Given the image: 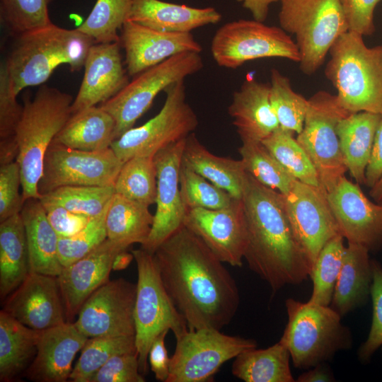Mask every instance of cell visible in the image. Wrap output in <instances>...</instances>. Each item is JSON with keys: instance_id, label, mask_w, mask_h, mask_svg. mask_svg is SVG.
Returning a JSON list of instances; mask_svg holds the SVG:
<instances>
[{"instance_id": "cell-57", "label": "cell", "mask_w": 382, "mask_h": 382, "mask_svg": "<svg viewBox=\"0 0 382 382\" xmlns=\"http://www.w3.org/2000/svg\"><path fill=\"white\" fill-rule=\"evenodd\" d=\"M126 251V250H125ZM125 251L120 253L115 258L112 270H120L125 269L133 257L132 254H127Z\"/></svg>"}, {"instance_id": "cell-25", "label": "cell", "mask_w": 382, "mask_h": 382, "mask_svg": "<svg viewBox=\"0 0 382 382\" xmlns=\"http://www.w3.org/2000/svg\"><path fill=\"white\" fill-rule=\"evenodd\" d=\"M228 112L241 141H262L279 127L270 99V83L247 77L233 94Z\"/></svg>"}, {"instance_id": "cell-2", "label": "cell", "mask_w": 382, "mask_h": 382, "mask_svg": "<svg viewBox=\"0 0 382 382\" xmlns=\"http://www.w3.org/2000/svg\"><path fill=\"white\" fill-rule=\"evenodd\" d=\"M242 202L247 227L244 260L249 268L273 292L307 279L312 265L294 234L284 195L247 173Z\"/></svg>"}, {"instance_id": "cell-19", "label": "cell", "mask_w": 382, "mask_h": 382, "mask_svg": "<svg viewBox=\"0 0 382 382\" xmlns=\"http://www.w3.org/2000/svg\"><path fill=\"white\" fill-rule=\"evenodd\" d=\"M185 139L160 151L154 160L157 173L156 209L146 242L141 248L154 255L157 248L183 226L186 208L180 190V170Z\"/></svg>"}, {"instance_id": "cell-3", "label": "cell", "mask_w": 382, "mask_h": 382, "mask_svg": "<svg viewBox=\"0 0 382 382\" xmlns=\"http://www.w3.org/2000/svg\"><path fill=\"white\" fill-rule=\"evenodd\" d=\"M94 43L77 28L52 23L18 35L4 60L13 92L18 96L25 88L43 84L61 64H68L71 71H80Z\"/></svg>"}, {"instance_id": "cell-35", "label": "cell", "mask_w": 382, "mask_h": 382, "mask_svg": "<svg viewBox=\"0 0 382 382\" xmlns=\"http://www.w3.org/2000/svg\"><path fill=\"white\" fill-rule=\"evenodd\" d=\"M154 215L149 207L115 193L105 219L108 238L127 249L144 245L151 233Z\"/></svg>"}, {"instance_id": "cell-12", "label": "cell", "mask_w": 382, "mask_h": 382, "mask_svg": "<svg viewBox=\"0 0 382 382\" xmlns=\"http://www.w3.org/2000/svg\"><path fill=\"white\" fill-rule=\"evenodd\" d=\"M211 52L218 66L233 69L262 58L300 61L297 45L286 32L254 19H239L221 26L213 36Z\"/></svg>"}, {"instance_id": "cell-32", "label": "cell", "mask_w": 382, "mask_h": 382, "mask_svg": "<svg viewBox=\"0 0 382 382\" xmlns=\"http://www.w3.org/2000/svg\"><path fill=\"white\" fill-rule=\"evenodd\" d=\"M30 272L25 231L21 214L0 224V296L11 294Z\"/></svg>"}, {"instance_id": "cell-20", "label": "cell", "mask_w": 382, "mask_h": 382, "mask_svg": "<svg viewBox=\"0 0 382 382\" xmlns=\"http://www.w3.org/2000/svg\"><path fill=\"white\" fill-rule=\"evenodd\" d=\"M120 31L126 69L132 77L176 54L202 50L191 33L160 31L129 20Z\"/></svg>"}, {"instance_id": "cell-47", "label": "cell", "mask_w": 382, "mask_h": 382, "mask_svg": "<svg viewBox=\"0 0 382 382\" xmlns=\"http://www.w3.org/2000/svg\"><path fill=\"white\" fill-rule=\"evenodd\" d=\"M371 265L372 320L368 337L358 349V358L361 362H369L382 347V266L375 260H371Z\"/></svg>"}, {"instance_id": "cell-36", "label": "cell", "mask_w": 382, "mask_h": 382, "mask_svg": "<svg viewBox=\"0 0 382 382\" xmlns=\"http://www.w3.org/2000/svg\"><path fill=\"white\" fill-rule=\"evenodd\" d=\"M238 149L246 173L262 185L286 195L296 180L262 141H243Z\"/></svg>"}, {"instance_id": "cell-18", "label": "cell", "mask_w": 382, "mask_h": 382, "mask_svg": "<svg viewBox=\"0 0 382 382\" xmlns=\"http://www.w3.org/2000/svg\"><path fill=\"white\" fill-rule=\"evenodd\" d=\"M340 233L347 243L370 251L382 248V204L369 200L359 184L342 176L327 192Z\"/></svg>"}, {"instance_id": "cell-14", "label": "cell", "mask_w": 382, "mask_h": 382, "mask_svg": "<svg viewBox=\"0 0 382 382\" xmlns=\"http://www.w3.org/2000/svg\"><path fill=\"white\" fill-rule=\"evenodd\" d=\"M123 163L111 147L89 151L52 141L45 156L38 192L42 195L64 186H114Z\"/></svg>"}, {"instance_id": "cell-45", "label": "cell", "mask_w": 382, "mask_h": 382, "mask_svg": "<svg viewBox=\"0 0 382 382\" xmlns=\"http://www.w3.org/2000/svg\"><path fill=\"white\" fill-rule=\"evenodd\" d=\"M54 0H0L1 19L13 34L52 23L49 6Z\"/></svg>"}, {"instance_id": "cell-55", "label": "cell", "mask_w": 382, "mask_h": 382, "mask_svg": "<svg viewBox=\"0 0 382 382\" xmlns=\"http://www.w3.org/2000/svg\"><path fill=\"white\" fill-rule=\"evenodd\" d=\"M248 10L254 20L264 22L268 15L270 6L282 0H235Z\"/></svg>"}, {"instance_id": "cell-38", "label": "cell", "mask_w": 382, "mask_h": 382, "mask_svg": "<svg viewBox=\"0 0 382 382\" xmlns=\"http://www.w3.org/2000/svg\"><path fill=\"white\" fill-rule=\"evenodd\" d=\"M294 132L277 128L262 142L296 180L322 187L316 169L303 148L294 137Z\"/></svg>"}, {"instance_id": "cell-40", "label": "cell", "mask_w": 382, "mask_h": 382, "mask_svg": "<svg viewBox=\"0 0 382 382\" xmlns=\"http://www.w3.org/2000/svg\"><path fill=\"white\" fill-rule=\"evenodd\" d=\"M345 238L338 234L328 241L320 251L309 277L313 291L308 301L330 306L339 277L345 250Z\"/></svg>"}, {"instance_id": "cell-13", "label": "cell", "mask_w": 382, "mask_h": 382, "mask_svg": "<svg viewBox=\"0 0 382 382\" xmlns=\"http://www.w3.org/2000/svg\"><path fill=\"white\" fill-rule=\"evenodd\" d=\"M166 382L212 381L223 364L257 347L254 339L225 335L219 330H189L175 337Z\"/></svg>"}, {"instance_id": "cell-52", "label": "cell", "mask_w": 382, "mask_h": 382, "mask_svg": "<svg viewBox=\"0 0 382 382\" xmlns=\"http://www.w3.org/2000/svg\"><path fill=\"white\" fill-rule=\"evenodd\" d=\"M43 205V204H42ZM52 227L59 238L70 237L81 231L91 217L71 212L62 206L43 205Z\"/></svg>"}, {"instance_id": "cell-41", "label": "cell", "mask_w": 382, "mask_h": 382, "mask_svg": "<svg viewBox=\"0 0 382 382\" xmlns=\"http://www.w3.org/2000/svg\"><path fill=\"white\" fill-rule=\"evenodd\" d=\"M115 193L114 186H64L41 195L43 205L62 206L91 218L102 213Z\"/></svg>"}, {"instance_id": "cell-8", "label": "cell", "mask_w": 382, "mask_h": 382, "mask_svg": "<svg viewBox=\"0 0 382 382\" xmlns=\"http://www.w3.org/2000/svg\"><path fill=\"white\" fill-rule=\"evenodd\" d=\"M132 254L138 275L134 310L135 342L139 370L145 374L154 340L170 330L177 337L188 330V326L164 287L154 255L141 248L133 250Z\"/></svg>"}, {"instance_id": "cell-60", "label": "cell", "mask_w": 382, "mask_h": 382, "mask_svg": "<svg viewBox=\"0 0 382 382\" xmlns=\"http://www.w3.org/2000/svg\"><path fill=\"white\" fill-rule=\"evenodd\" d=\"M381 349H382V347H381Z\"/></svg>"}, {"instance_id": "cell-23", "label": "cell", "mask_w": 382, "mask_h": 382, "mask_svg": "<svg viewBox=\"0 0 382 382\" xmlns=\"http://www.w3.org/2000/svg\"><path fill=\"white\" fill-rule=\"evenodd\" d=\"M120 42L94 43L89 49L84 74L71 105V112L101 104L117 94L129 82L125 69Z\"/></svg>"}, {"instance_id": "cell-48", "label": "cell", "mask_w": 382, "mask_h": 382, "mask_svg": "<svg viewBox=\"0 0 382 382\" xmlns=\"http://www.w3.org/2000/svg\"><path fill=\"white\" fill-rule=\"evenodd\" d=\"M16 97L4 60L0 65V140L16 139L23 112V105L18 103Z\"/></svg>"}, {"instance_id": "cell-21", "label": "cell", "mask_w": 382, "mask_h": 382, "mask_svg": "<svg viewBox=\"0 0 382 382\" xmlns=\"http://www.w3.org/2000/svg\"><path fill=\"white\" fill-rule=\"evenodd\" d=\"M126 250L107 238L83 257L63 267L57 281L66 322L73 323L86 300L110 280L115 257Z\"/></svg>"}, {"instance_id": "cell-39", "label": "cell", "mask_w": 382, "mask_h": 382, "mask_svg": "<svg viewBox=\"0 0 382 382\" xmlns=\"http://www.w3.org/2000/svg\"><path fill=\"white\" fill-rule=\"evenodd\" d=\"M81 352L69 379L74 382H89L96 371L113 356L137 352L135 336L90 337Z\"/></svg>"}, {"instance_id": "cell-7", "label": "cell", "mask_w": 382, "mask_h": 382, "mask_svg": "<svg viewBox=\"0 0 382 382\" xmlns=\"http://www.w3.org/2000/svg\"><path fill=\"white\" fill-rule=\"evenodd\" d=\"M279 22L295 36L299 67L307 75L323 64L331 47L348 31L340 0H282Z\"/></svg>"}, {"instance_id": "cell-34", "label": "cell", "mask_w": 382, "mask_h": 382, "mask_svg": "<svg viewBox=\"0 0 382 382\" xmlns=\"http://www.w3.org/2000/svg\"><path fill=\"white\" fill-rule=\"evenodd\" d=\"M257 348V347H256ZM253 348L235 357L232 374L245 382H294L291 356L280 341L266 349Z\"/></svg>"}, {"instance_id": "cell-49", "label": "cell", "mask_w": 382, "mask_h": 382, "mask_svg": "<svg viewBox=\"0 0 382 382\" xmlns=\"http://www.w3.org/2000/svg\"><path fill=\"white\" fill-rule=\"evenodd\" d=\"M21 175L15 161L0 167V222L20 214L25 202L19 193Z\"/></svg>"}, {"instance_id": "cell-43", "label": "cell", "mask_w": 382, "mask_h": 382, "mask_svg": "<svg viewBox=\"0 0 382 382\" xmlns=\"http://www.w3.org/2000/svg\"><path fill=\"white\" fill-rule=\"evenodd\" d=\"M270 99L279 127L299 134L303 129L308 99L295 92L289 79L277 69L270 71Z\"/></svg>"}, {"instance_id": "cell-27", "label": "cell", "mask_w": 382, "mask_h": 382, "mask_svg": "<svg viewBox=\"0 0 382 382\" xmlns=\"http://www.w3.org/2000/svg\"><path fill=\"white\" fill-rule=\"evenodd\" d=\"M20 214L25 231L30 272L58 277L63 269L58 255L59 236L49 222L40 199H27Z\"/></svg>"}, {"instance_id": "cell-33", "label": "cell", "mask_w": 382, "mask_h": 382, "mask_svg": "<svg viewBox=\"0 0 382 382\" xmlns=\"http://www.w3.org/2000/svg\"><path fill=\"white\" fill-rule=\"evenodd\" d=\"M40 330L0 312V381H10L28 369L37 352Z\"/></svg>"}, {"instance_id": "cell-54", "label": "cell", "mask_w": 382, "mask_h": 382, "mask_svg": "<svg viewBox=\"0 0 382 382\" xmlns=\"http://www.w3.org/2000/svg\"><path fill=\"white\" fill-rule=\"evenodd\" d=\"M382 176V119L377 128L365 171V185L372 187Z\"/></svg>"}, {"instance_id": "cell-42", "label": "cell", "mask_w": 382, "mask_h": 382, "mask_svg": "<svg viewBox=\"0 0 382 382\" xmlns=\"http://www.w3.org/2000/svg\"><path fill=\"white\" fill-rule=\"evenodd\" d=\"M132 0H97L84 22L76 28L96 43L120 41L118 32L129 20Z\"/></svg>"}, {"instance_id": "cell-30", "label": "cell", "mask_w": 382, "mask_h": 382, "mask_svg": "<svg viewBox=\"0 0 382 382\" xmlns=\"http://www.w3.org/2000/svg\"><path fill=\"white\" fill-rule=\"evenodd\" d=\"M381 114L352 113L342 118L336 131L345 163L359 185L365 184V171L373 146Z\"/></svg>"}, {"instance_id": "cell-10", "label": "cell", "mask_w": 382, "mask_h": 382, "mask_svg": "<svg viewBox=\"0 0 382 382\" xmlns=\"http://www.w3.org/2000/svg\"><path fill=\"white\" fill-rule=\"evenodd\" d=\"M203 66L199 52L176 54L135 76L117 94L99 105L115 121V139L133 127L159 93Z\"/></svg>"}, {"instance_id": "cell-29", "label": "cell", "mask_w": 382, "mask_h": 382, "mask_svg": "<svg viewBox=\"0 0 382 382\" xmlns=\"http://www.w3.org/2000/svg\"><path fill=\"white\" fill-rule=\"evenodd\" d=\"M182 164L226 190L233 198L242 199L247 173L241 159L212 154L192 133L185 139Z\"/></svg>"}, {"instance_id": "cell-24", "label": "cell", "mask_w": 382, "mask_h": 382, "mask_svg": "<svg viewBox=\"0 0 382 382\" xmlns=\"http://www.w3.org/2000/svg\"><path fill=\"white\" fill-rule=\"evenodd\" d=\"M87 340L74 323L65 322L40 330L36 354L26 376L38 382L66 381L73 369V360Z\"/></svg>"}, {"instance_id": "cell-16", "label": "cell", "mask_w": 382, "mask_h": 382, "mask_svg": "<svg viewBox=\"0 0 382 382\" xmlns=\"http://www.w3.org/2000/svg\"><path fill=\"white\" fill-rule=\"evenodd\" d=\"M284 197L294 234L313 266L325 243L341 234L327 192L323 187L296 180Z\"/></svg>"}, {"instance_id": "cell-11", "label": "cell", "mask_w": 382, "mask_h": 382, "mask_svg": "<svg viewBox=\"0 0 382 382\" xmlns=\"http://www.w3.org/2000/svg\"><path fill=\"white\" fill-rule=\"evenodd\" d=\"M349 114L342 107L336 94L319 91L308 99L303 129L296 137L314 165L326 192L347 171L336 128Z\"/></svg>"}, {"instance_id": "cell-44", "label": "cell", "mask_w": 382, "mask_h": 382, "mask_svg": "<svg viewBox=\"0 0 382 382\" xmlns=\"http://www.w3.org/2000/svg\"><path fill=\"white\" fill-rule=\"evenodd\" d=\"M180 190L186 208L219 209L231 205L236 199L188 167L181 164Z\"/></svg>"}, {"instance_id": "cell-6", "label": "cell", "mask_w": 382, "mask_h": 382, "mask_svg": "<svg viewBox=\"0 0 382 382\" xmlns=\"http://www.w3.org/2000/svg\"><path fill=\"white\" fill-rule=\"evenodd\" d=\"M287 323L279 341L288 349L296 369H308L331 360L352 346L349 328L330 306L292 298L285 301Z\"/></svg>"}, {"instance_id": "cell-22", "label": "cell", "mask_w": 382, "mask_h": 382, "mask_svg": "<svg viewBox=\"0 0 382 382\" xmlns=\"http://www.w3.org/2000/svg\"><path fill=\"white\" fill-rule=\"evenodd\" d=\"M3 310L37 330L66 322L57 277L37 272H30L7 296Z\"/></svg>"}, {"instance_id": "cell-56", "label": "cell", "mask_w": 382, "mask_h": 382, "mask_svg": "<svg viewBox=\"0 0 382 382\" xmlns=\"http://www.w3.org/2000/svg\"><path fill=\"white\" fill-rule=\"evenodd\" d=\"M334 381V377L325 363L318 364L298 376V382H327Z\"/></svg>"}, {"instance_id": "cell-5", "label": "cell", "mask_w": 382, "mask_h": 382, "mask_svg": "<svg viewBox=\"0 0 382 382\" xmlns=\"http://www.w3.org/2000/svg\"><path fill=\"white\" fill-rule=\"evenodd\" d=\"M73 97L56 88L41 86L30 99H23V112L16 132L24 201L38 198L45 156L56 135L71 115Z\"/></svg>"}, {"instance_id": "cell-1", "label": "cell", "mask_w": 382, "mask_h": 382, "mask_svg": "<svg viewBox=\"0 0 382 382\" xmlns=\"http://www.w3.org/2000/svg\"><path fill=\"white\" fill-rule=\"evenodd\" d=\"M164 287L189 330H221L240 303L235 279L204 242L185 226L154 253Z\"/></svg>"}, {"instance_id": "cell-17", "label": "cell", "mask_w": 382, "mask_h": 382, "mask_svg": "<svg viewBox=\"0 0 382 382\" xmlns=\"http://www.w3.org/2000/svg\"><path fill=\"white\" fill-rule=\"evenodd\" d=\"M183 226L198 236L222 262L241 267L247 245L242 199L219 209H187Z\"/></svg>"}, {"instance_id": "cell-4", "label": "cell", "mask_w": 382, "mask_h": 382, "mask_svg": "<svg viewBox=\"0 0 382 382\" xmlns=\"http://www.w3.org/2000/svg\"><path fill=\"white\" fill-rule=\"evenodd\" d=\"M325 69L342 107L349 113L382 114V45L367 47L347 31L335 42Z\"/></svg>"}, {"instance_id": "cell-58", "label": "cell", "mask_w": 382, "mask_h": 382, "mask_svg": "<svg viewBox=\"0 0 382 382\" xmlns=\"http://www.w3.org/2000/svg\"><path fill=\"white\" fill-rule=\"evenodd\" d=\"M369 194L378 203L382 201V176L376 184L370 188Z\"/></svg>"}, {"instance_id": "cell-26", "label": "cell", "mask_w": 382, "mask_h": 382, "mask_svg": "<svg viewBox=\"0 0 382 382\" xmlns=\"http://www.w3.org/2000/svg\"><path fill=\"white\" fill-rule=\"evenodd\" d=\"M221 14L214 7L195 8L161 0H132L129 20L164 32L191 33L216 24Z\"/></svg>"}, {"instance_id": "cell-37", "label": "cell", "mask_w": 382, "mask_h": 382, "mask_svg": "<svg viewBox=\"0 0 382 382\" xmlns=\"http://www.w3.org/2000/svg\"><path fill=\"white\" fill-rule=\"evenodd\" d=\"M115 193L149 207L156 203L157 173L154 156H137L125 161L115 183Z\"/></svg>"}, {"instance_id": "cell-50", "label": "cell", "mask_w": 382, "mask_h": 382, "mask_svg": "<svg viewBox=\"0 0 382 382\" xmlns=\"http://www.w3.org/2000/svg\"><path fill=\"white\" fill-rule=\"evenodd\" d=\"M139 370L138 353L120 354L111 357L89 382H144Z\"/></svg>"}, {"instance_id": "cell-15", "label": "cell", "mask_w": 382, "mask_h": 382, "mask_svg": "<svg viewBox=\"0 0 382 382\" xmlns=\"http://www.w3.org/2000/svg\"><path fill=\"white\" fill-rule=\"evenodd\" d=\"M136 293L137 284L124 278L109 280L83 303L76 327L88 338L135 336Z\"/></svg>"}, {"instance_id": "cell-61", "label": "cell", "mask_w": 382, "mask_h": 382, "mask_svg": "<svg viewBox=\"0 0 382 382\" xmlns=\"http://www.w3.org/2000/svg\"><path fill=\"white\" fill-rule=\"evenodd\" d=\"M381 115H382V114H381Z\"/></svg>"}, {"instance_id": "cell-51", "label": "cell", "mask_w": 382, "mask_h": 382, "mask_svg": "<svg viewBox=\"0 0 382 382\" xmlns=\"http://www.w3.org/2000/svg\"><path fill=\"white\" fill-rule=\"evenodd\" d=\"M382 0H340L348 31L364 35L375 32L374 10Z\"/></svg>"}, {"instance_id": "cell-28", "label": "cell", "mask_w": 382, "mask_h": 382, "mask_svg": "<svg viewBox=\"0 0 382 382\" xmlns=\"http://www.w3.org/2000/svg\"><path fill=\"white\" fill-rule=\"evenodd\" d=\"M369 250L347 243L330 306L341 317L364 306L371 294L372 265Z\"/></svg>"}, {"instance_id": "cell-59", "label": "cell", "mask_w": 382, "mask_h": 382, "mask_svg": "<svg viewBox=\"0 0 382 382\" xmlns=\"http://www.w3.org/2000/svg\"><path fill=\"white\" fill-rule=\"evenodd\" d=\"M381 204H382V201L381 202H379Z\"/></svg>"}, {"instance_id": "cell-46", "label": "cell", "mask_w": 382, "mask_h": 382, "mask_svg": "<svg viewBox=\"0 0 382 382\" xmlns=\"http://www.w3.org/2000/svg\"><path fill=\"white\" fill-rule=\"evenodd\" d=\"M110 203L102 213L91 218L81 231L70 237L59 238L58 255L63 267L83 257L108 238L105 219Z\"/></svg>"}, {"instance_id": "cell-31", "label": "cell", "mask_w": 382, "mask_h": 382, "mask_svg": "<svg viewBox=\"0 0 382 382\" xmlns=\"http://www.w3.org/2000/svg\"><path fill=\"white\" fill-rule=\"evenodd\" d=\"M115 121L100 105L72 113L53 141L71 149L100 151L115 140Z\"/></svg>"}, {"instance_id": "cell-53", "label": "cell", "mask_w": 382, "mask_h": 382, "mask_svg": "<svg viewBox=\"0 0 382 382\" xmlns=\"http://www.w3.org/2000/svg\"><path fill=\"white\" fill-rule=\"evenodd\" d=\"M168 332L161 333L152 342L149 349L148 359L151 370L155 378L160 381L166 382L170 371V357L165 345V337Z\"/></svg>"}, {"instance_id": "cell-9", "label": "cell", "mask_w": 382, "mask_h": 382, "mask_svg": "<svg viewBox=\"0 0 382 382\" xmlns=\"http://www.w3.org/2000/svg\"><path fill=\"white\" fill-rule=\"evenodd\" d=\"M164 92L165 102L157 115L112 143L110 147L122 163L137 156H154L196 129L199 122L186 100L185 80L170 85Z\"/></svg>"}]
</instances>
